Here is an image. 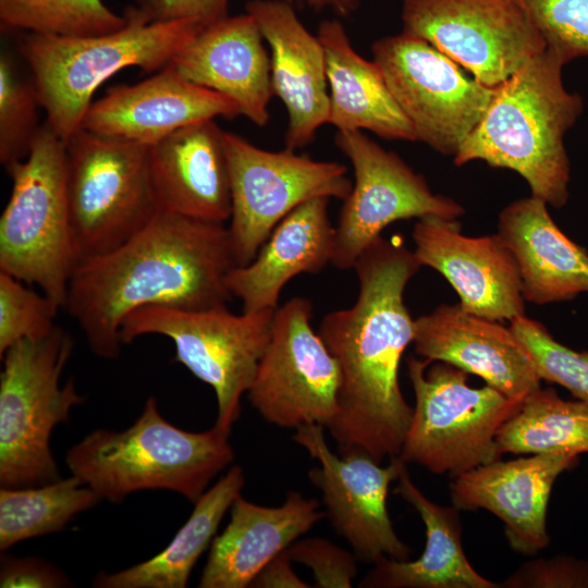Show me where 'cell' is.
I'll return each instance as SVG.
<instances>
[{
  "label": "cell",
  "mask_w": 588,
  "mask_h": 588,
  "mask_svg": "<svg viewBox=\"0 0 588 588\" xmlns=\"http://www.w3.org/2000/svg\"><path fill=\"white\" fill-rule=\"evenodd\" d=\"M422 266L399 240L379 236L357 258L358 296L322 318L318 333L341 369L339 409L327 427L340 453L359 451L381 463L399 456L413 407L399 381L415 320L404 302Z\"/></svg>",
  "instance_id": "6da1fadb"
},
{
  "label": "cell",
  "mask_w": 588,
  "mask_h": 588,
  "mask_svg": "<svg viewBox=\"0 0 588 588\" xmlns=\"http://www.w3.org/2000/svg\"><path fill=\"white\" fill-rule=\"evenodd\" d=\"M235 266L224 223L160 209L117 248L78 261L62 308L96 356L115 359L130 314L146 306H226L232 295L225 280Z\"/></svg>",
  "instance_id": "7a4b0ae2"
},
{
  "label": "cell",
  "mask_w": 588,
  "mask_h": 588,
  "mask_svg": "<svg viewBox=\"0 0 588 588\" xmlns=\"http://www.w3.org/2000/svg\"><path fill=\"white\" fill-rule=\"evenodd\" d=\"M565 60L550 48L495 87L480 122L456 155V166L480 160L518 173L531 195L555 208L568 200L566 133L584 111V100L566 89Z\"/></svg>",
  "instance_id": "3957f363"
},
{
  "label": "cell",
  "mask_w": 588,
  "mask_h": 588,
  "mask_svg": "<svg viewBox=\"0 0 588 588\" xmlns=\"http://www.w3.org/2000/svg\"><path fill=\"white\" fill-rule=\"evenodd\" d=\"M229 437L215 425L203 432L174 426L151 396L132 426L91 431L69 449L65 463L101 500L119 503L133 492L168 490L195 503L233 462Z\"/></svg>",
  "instance_id": "277c9868"
},
{
  "label": "cell",
  "mask_w": 588,
  "mask_h": 588,
  "mask_svg": "<svg viewBox=\"0 0 588 588\" xmlns=\"http://www.w3.org/2000/svg\"><path fill=\"white\" fill-rule=\"evenodd\" d=\"M124 27L96 36L27 33L25 59L46 122L64 142L82 127L97 88L119 71L167 66L203 26L191 21L147 22L130 8Z\"/></svg>",
  "instance_id": "5b68a950"
},
{
  "label": "cell",
  "mask_w": 588,
  "mask_h": 588,
  "mask_svg": "<svg viewBox=\"0 0 588 588\" xmlns=\"http://www.w3.org/2000/svg\"><path fill=\"white\" fill-rule=\"evenodd\" d=\"M0 271L38 285L61 308L78 264L66 191L65 143L45 121L27 157L7 168Z\"/></svg>",
  "instance_id": "8992f818"
},
{
  "label": "cell",
  "mask_w": 588,
  "mask_h": 588,
  "mask_svg": "<svg viewBox=\"0 0 588 588\" xmlns=\"http://www.w3.org/2000/svg\"><path fill=\"white\" fill-rule=\"evenodd\" d=\"M73 348L70 333L56 326L49 334L20 341L1 356V487H35L61 478L50 450L51 432L84 402L72 379L60 385Z\"/></svg>",
  "instance_id": "52a82bcc"
},
{
  "label": "cell",
  "mask_w": 588,
  "mask_h": 588,
  "mask_svg": "<svg viewBox=\"0 0 588 588\" xmlns=\"http://www.w3.org/2000/svg\"><path fill=\"white\" fill-rule=\"evenodd\" d=\"M413 417L399 457L433 474L457 476L501 457L500 427L519 408L490 385L470 388L467 372L442 362L409 356Z\"/></svg>",
  "instance_id": "ba28073f"
},
{
  "label": "cell",
  "mask_w": 588,
  "mask_h": 588,
  "mask_svg": "<svg viewBox=\"0 0 588 588\" xmlns=\"http://www.w3.org/2000/svg\"><path fill=\"white\" fill-rule=\"evenodd\" d=\"M65 143L66 191L78 261L106 254L160 210L149 145L79 128Z\"/></svg>",
  "instance_id": "9c48e42d"
},
{
  "label": "cell",
  "mask_w": 588,
  "mask_h": 588,
  "mask_svg": "<svg viewBox=\"0 0 588 588\" xmlns=\"http://www.w3.org/2000/svg\"><path fill=\"white\" fill-rule=\"evenodd\" d=\"M273 314L261 310L235 315L226 306L204 310L146 306L124 319L120 336L123 344L147 334L171 339L175 360L215 391V426L230 434L241 415V399L268 345Z\"/></svg>",
  "instance_id": "30bf717a"
},
{
  "label": "cell",
  "mask_w": 588,
  "mask_h": 588,
  "mask_svg": "<svg viewBox=\"0 0 588 588\" xmlns=\"http://www.w3.org/2000/svg\"><path fill=\"white\" fill-rule=\"evenodd\" d=\"M231 216L228 226L236 266L257 255L278 223L303 203L328 197L344 200L352 182L345 166L318 161L294 150L270 151L223 131Z\"/></svg>",
  "instance_id": "8fae6325"
},
{
  "label": "cell",
  "mask_w": 588,
  "mask_h": 588,
  "mask_svg": "<svg viewBox=\"0 0 588 588\" xmlns=\"http://www.w3.org/2000/svg\"><path fill=\"white\" fill-rule=\"evenodd\" d=\"M371 51L416 140L454 157L486 113L495 87L469 77L429 42L404 32L376 40Z\"/></svg>",
  "instance_id": "7c38bea8"
},
{
  "label": "cell",
  "mask_w": 588,
  "mask_h": 588,
  "mask_svg": "<svg viewBox=\"0 0 588 588\" xmlns=\"http://www.w3.org/2000/svg\"><path fill=\"white\" fill-rule=\"evenodd\" d=\"M313 303L293 297L274 310L268 345L247 391L269 424L327 428L339 409L341 369L311 326Z\"/></svg>",
  "instance_id": "4fadbf2b"
},
{
  "label": "cell",
  "mask_w": 588,
  "mask_h": 588,
  "mask_svg": "<svg viewBox=\"0 0 588 588\" xmlns=\"http://www.w3.org/2000/svg\"><path fill=\"white\" fill-rule=\"evenodd\" d=\"M401 16L404 33L426 40L489 87L547 48L517 0H404Z\"/></svg>",
  "instance_id": "5bb4252c"
},
{
  "label": "cell",
  "mask_w": 588,
  "mask_h": 588,
  "mask_svg": "<svg viewBox=\"0 0 588 588\" xmlns=\"http://www.w3.org/2000/svg\"><path fill=\"white\" fill-rule=\"evenodd\" d=\"M335 145L354 170V183L335 226L332 264L338 269L353 268L359 255L397 220L426 216L456 220L464 215L461 204L433 194L422 175L362 131H338Z\"/></svg>",
  "instance_id": "9a60e30c"
},
{
  "label": "cell",
  "mask_w": 588,
  "mask_h": 588,
  "mask_svg": "<svg viewBox=\"0 0 588 588\" xmlns=\"http://www.w3.org/2000/svg\"><path fill=\"white\" fill-rule=\"evenodd\" d=\"M323 429L318 424L301 426L293 440L319 463L308 477L322 493L332 526L366 563L381 558L408 560L412 550L396 535L387 507L390 485L406 463L396 456L381 466L364 452L335 454Z\"/></svg>",
  "instance_id": "2e32d148"
},
{
  "label": "cell",
  "mask_w": 588,
  "mask_h": 588,
  "mask_svg": "<svg viewBox=\"0 0 588 588\" xmlns=\"http://www.w3.org/2000/svg\"><path fill=\"white\" fill-rule=\"evenodd\" d=\"M461 228L456 220L419 218L412 235L420 265L440 272L469 314L494 321L524 316L518 267L500 235L471 237Z\"/></svg>",
  "instance_id": "e0dca14e"
},
{
  "label": "cell",
  "mask_w": 588,
  "mask_h": 588,
  "mask_svg": "<svg viewBox=\"0 0 588 588\" xmlns=\"http://www.w3.org/2000/svg\"><path fill=\"white\" fill-rule=\"evenodd\" d=\"M579 455L551 452L500 460L455 476L451 500L458 510L483 509L498 516L512 550L532 555L550 543L547 510L552 487Z\"/></svg>",
  "instance_id": "ac0fdd59"
},
{
  "label": "cell",
  "mask_w": 588,
  "mask_h": 588,
  "mask_svg": "<svg viewBox=\"0 0 588 588\" xmlns=\"http://www.w3.org/2000/svg\"><path fill=\"white\" fill-rule=\"evenodd\" d=\"M415 353L480 377L506 397L523 402L540 389L536 365L511 328L442 304L415 319Z\"/></svg>",
  "instance_id": "d6986e66"
},
{
  "label": "cell",
  "mask_w": 588,
  "mask_h": 588,
  "mask_svg": "<svg viewBox=\"0 0 588 588\" xmlns=\"http://www.w3.org/2000/svg\"><path fill=\"white\" fill-rule=\"evenodd\" d=\"M237 115L240 109L232 100L185 79L169 63L139 83L111 87L93 101L82 128L151 145L189 124Z\"/></svg>",
  "instance_id": "ffe728a7"
},
{
  "label": "cell",
  "mask_w": 588,
  "mask_h": 588,
  "mask_svg": "<svg viewBox=\"0 0 588 588\" xmlns=\"http://www.w3.org/2000/svg\"><path fill=\"white\" fill-rule=\"evenodd\" d=\"M245 10L270 48L272 91L289 114L286 148H302L329 121L330 96L322 44L308 32L289 2L250 0Z\"/></svg>",
  "instance_id": "44dd1931"
},
{
  "label": "cell",
  "mask_w": 588,
  "mask_h": 588,
  "mask_svg": "<svg viewBox=\"0 0 588 588\" xmlns=\"http://www.w3.org/2000/svg\"><path fill=\"white\" fill-rule=\"evenodd\" d=\"M248 13L199 28L170 62L185 79L232 100L257 126L270 120V57Z\"/></svg>",
  "instance_id": "7402d4cb"
},
{
  "label": "cell",
  "mask_w": 588,
  "mask_h": 588,
  "mask_svg": "<svg viewBox=\"0 0 588 588\" xmlns=\"http://www.w3.org/2000/svg\"><path fill=\"white\" fill-rule=\"evenodd\" d=\"M149 164L161 210L212 222L230 220L223 131L215 120L189 124L149 145Z\"/></svg>",
  "instance_id": "603a6c76"
},
{
  "label": "cell",
  "mask_w": 588,
  "mask_h": 588,
  "mask_svg": "<svg viewBox=\"0 0 588 588\" xmlns=\"http://www.w3.org/2000/svg\"><path fill=\"white\" fill-rule=\"evenodd\" d=\"M318 501L290 491L280 506H262L238 495L224 530L210 544L200 588H244L277 555L323 518Z\"/></svg>",
  "instance_id": "cb8c5ba5"
},
{
  "label": "cell",
  "mask_w": 588,
  "mask_h": 588,
  "mask_svg": "<svg viewBox=\"0 0 588 588\" xmlns=\"http://www.w3.org/2000/svg\"><path fill=\"white\" fill-rule=\"evenodd\" d=\"M328 197L309 199L283 218L245 266L226 275L232 297L243 311L275 310L281 291L301 273H318L332 262L335 226L329 217Z\"/></svg>",
  "instance_id": "d4e9b609"
},
{
  "label": "cell",
  "mask_w": 588,
  "mask_h": 588,
  "mask_svg": "<svg viewBox=\"0 0 588 588\" xmlns=\"http://www.w3.org/2000/svg\"><path fill=\"white\" fill-rule=\"evenodd\" d=\"M538 197L517 199L499 215L498 234L514 256L525 301L544 305L588 292V252L567 237Z\"/></svg>",
  "instance_id": "484cf974"
},
{
  "label": "cell",
  "mask_w": 588,
  "mask_h": 588,
  "mask_svg": "<svg viewBox=\"0 0 588 588\" xmlns=\"http://www.w3.org/2000/svg\"><path fill=\"white\" fill-rule=\"evenodd\" d=\"M394 493L419 514L426 528V546L414 561L381 558L359 581L364 588H498L477 573L462 544L460 510L429 500L402 467Z\"/></svg>",
  "instance_id": "4316f807"
},
{
  "label": "cell",
  "mask_w": 588,
  "mask_h": 588,
  "mask_svg": "<svg viewBox=\"0 0 588 588\" xmlns=\"http://www.w3.org/2000/svg\"><path fill=\"white\" fill-rule=\"evenodd\" d=\"M327 66L329 124L338 131H369L385 139L416 140L412 124L372 60L352 47L343 25L323 21L318 28Z\"/></svg>",
  "instance_id": "83f0119b"
},
{
  "label": "cell",
  "mask_w": 588,
  "mask_h": 588,
  "mask_svg": "<svg viewBox=\"0 0 588 588\" xmlns=\"http://www.w3.org/2000/svg\"><path fill=\"white\" fill-rule=\"evenodd\" d=\"M245 485L243 468L232 466L194 503L170 543L152 558L115 573H100L98 588H184L196 562L211 544L219 525Z\"/></svg>",
  "instance_id": "f1b7e54d"
},
{
  "label": "cell",
  "mask_w": 588,
  "mask_h": 588,
  "mask_svg": "<svg viewBox=\"0 0 588 588\" xmlns=\"http://www.w3.org/2000/svg\"><path fill=\"white\" fill-rule=\"evenodd\" d=\"M495 440L501 454L588 453V404L540 388L500 427Z\"/></svg>",
  "instance_id": "f546056e"
},
{
  "label": "cell",
  "mask_w": 588,
  "mask_h": 588,
  "mask_svg": "<svg viewBox=\"0 0 588 588\" xmlns=\"http://www.w3.org/2000/svg\"><path fill=\"white\" fill-rule=\"evenodd\" d=\"M101 499L77 477L24 488L0 489V551L48 534L62 531L79 513Z\"/></svg>",
  "instance_id": "4dcf8cb0"
},
{
  "label": "cell",
  "mask_w": 588,
  "mask_h": 588,
  "mask_svg": "<svg viewBox=\"0 0 588 588\" xmlns=\"http://www.w3.org/2000/svg\"><path fill=\"white\" fill-rule=\"evenodd\" d=\"M103 0H0L1 28L39 35L96 36L124 27Z\"/></svg>",
  "instance_id": "1f68e13d"
},
{
  "label": "cell",
  "mask_w": 588,
  "mask_h": 588,
  "mask_svg": "<svg viewBox=\"0 0 588 588\" xmlns=\"http://www.w3.org/2000/svg\"><path fill=\"white\" fill-rule=\"evenodd\" d=\"M33 82L25 81L7 54L0 57V161L8 168L29 154L41 125Z\"/></svg>",
  "instance_id": "d6a6232c"
},
{
  "label": "cell",
  "mask_w": 588,
  "mask_h": 588,
  "mask_svg": "<svg viewBox=\"0 0 588 588\" xmlns=\"http://www.w3.org/2000/svg\"><path fill=\"white\" fill-rule=\"evenodd\" d=\"M510 328L529 352L541 380L556 383L588 404V352L575 351L556 341L540 322L525 315Z\"/></svg>",
  "instance_id": "836d02e7"
},
{
  "label": "cell",
  "mask_w": 588,
  "mask_h": 588,
  "mask_svg": "<svg viewBox=\"0 0 588 588\" xmlns=\"http://www.w3.org/2000/svg\"><path fill=\"white\" fill-rule=\"evenodd\" d=\"M59 308L46 294L0 271V356L20 341L49 334Z\"/></svg>",
  "instance_id": "e575fe53"
},
{
  "label": "cell",
  "mask_w": 588,
  "mask_h": 588,
  "mask_svg": "<svg viewBox=\"0 0 588 588\" xmlns=\"http://www.w3.org/2000/svg\"><path fill=\"white\" fill-rule=\"evenodd\" d=\"M566 63L588 57V0H517Z\"/></svg>",
  "instance_id": "d590c367"
},
{
  "label": "cell",
  "mask_w": 588,
  "mask_h": 588,
  "mask_svg": "<svg viewBox=\"0 0 588 588\" xmlns=\"http://www.w3.org/2000/svg\"><path fill=\"white\" fill-rule=\"evenodd\" d=\"M284 551L311 571L315 587L351 588L357 576L356 555L324 538L297 539Z\"/></svg>",
  "instance_id": "8d00e7d4"
},
{
  "label": "cell",
  "mask_w": 588,
  "mask_h": 588,
  "mask_svg": "<svg viewBox=\"0 0 588 588\" xmlns=\"http://www.w3.org/2000/svg\"><path fill=\"white\" fill-rule=\"evenodd\" d=\"M504 588H588V559L568 555L532 559L504 579Z\"/></svg>",
  "instance_id": "74e56055"
},
{
  "label": "cell",
  "mask_w": 588,
  "mask_h": 588,
  "mask_svg": "<svg viewBox=\"0 0 588 588\" xmlns=\"http://www.w3.org/2000/svg\"><path fill=\"white\" fill-rule=\"evenodd\" d=\"M230 0H135L130 9L147 22L191 21L207 26L228 16Z\"/></svg>",
  "instance_id": "f35d334b"
},
{
  "label": "cell",
  "mask_w": 588,
  "mask_h": 588,
  "mask_svg": "<svg viewBox=\"0 0 588 588\" xmlns=\"http://www.w3.org/2000/svg\"><path fill=\"white\" fill-rule=\"evenodd\" d=\"M73 586L69 577L50 562L30 556L1 558V588H57Z\"/></svg>",
  "instance_id": "ab89813d"
},
{
  "label": "cell",
  "mask_w": 588,
  "mask_h": 588,
  "mask_svg": "<svg viewBox=\"0 0 588 588\" xmlns=\"http://www.w3.org/2000/svg\"><path fill=\"white\" fill-rule=\"evenodd\" d=\"M285 551L273 558L255 577L250 587L255 588H309L291 566Z\"/></svg>",
  "instance_id": "60d3db41"
},
{
  "label": "cell",
  "mask_w": 588,
  "mask_h": 588,
  "mask_svg": "<svg viewBox=\"0 0 588 588\" xmlns=\"http://www.w3.org/2000/svg\"><path fill=\"white\" fill-rule=\"evenodd\" d=\"M327 4L331 5L339 15L347 16L357 9L359 0H327Z\"/></svg>",
  "instance_id": "b9f144b4"
},
{
  "label": "cell",
  "mask_w": 588,
  "mask_h": 588,
  "mask_svg": "<svg viewBox=\"0 0 588 588\" xmlns=\"http://www.w3.org/2000/svg\"><path fill=\"white\" fill-rule=\"evenodd\" d=\"M282 1L291 3L294 0H282ZM302 1L306 2L309 7H311L315 10H321L327 4V0H302Z\"/></svg>",
  "instance_id": "7bdbcfd3"
}]
</instances>
